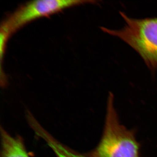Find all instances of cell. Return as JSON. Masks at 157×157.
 Listing matches in <instances>:
<instances>
[{
	"label": "cell",
	"instance_id": "2",
	"mask_svg": "<svg viewBox=\"0 0 157 157\" xmlns=\"http://www.w3.org/2000/svg\"><path fill=\"white\" fill-rule=\"evenodd\" d=\"M91 157H140L135 133L120 123L109 93L103 136Z\"/></svg>",
	"mask_w": 157,
	"mask_h": 157
},
{
	"label": "cell",
	"instance_id": "4",
	"mask_svg": "<svg viewBox=\"0 0 157 157\" xmlns=\"http://www.w3.org/2000/svg\"><path fill=\"white\" fill-rule=\"evenodd\" d=\"M2 157H29L22 140L2 131Z\"/></svg>",
	"mask_w": 157,
	"mask_h": 157
},
{
	"label": "cell",
	"instance_id": "3",
	"mask_svg": "<svg viewBox=\"0 0 157 157\" xmlns=\"http://www.w3.org/2000/svg\"><path fill=\"white\" fill-rule=\"evenodd\" d=\"M94 1L82 0H37L20 7L11 14L1 26V48H4L7 39L20 28L34 19L50 15L63 9Z\"/></svg>",
	"mask_w": 157,
	"mask_h": 157
},
{
	"label": "cell",
	"instance_id": "5",
	"mask_svg": "<svg viewBox=\"0 0 157 157\" xmlns=\"http://www.w3.org/2000/svg\"><path fill=\"white\" fill-rule=\"evenodd\" d=\"M42 137L46 140L57 157H87L70 150L53 139L47 133L43 134Z\"/></svg>",
	"mask_w": 157,
	"mask_h": 157
},
{
	"label": "cell",
	"instance_id": "1",
	"mask_svg": "<svg viewBox=\"0 0 157 157\" xmlns=\"http://www.w3.org/2000/svg\"><path fill=\"white\" fill-rule=\"evenodd\" d=\"M125 25L119 29L101 27L106 33L121 39L141 57L153 72L157 70V17L137 19L120 11Z\"/></svg>",
	"mask_w": 157,
	"mask_h": 157
}]
</instances>
